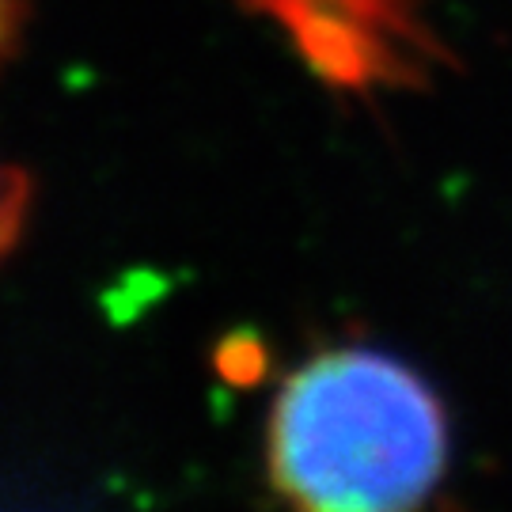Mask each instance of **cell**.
<instances>
[{
    "label": "cell",
    "instance_id": "3",
    "mask_svg": "<svg viewBox=\"0 0 512 512\" xmlns=\"http://www.w3.org/2000/svg\"><path fill=\"white\" fill-rule=\"evenodd\" d=\"M12 31H16V0H0V54H4Z\"/></svg>",
    "mask_w": 512,
    "mask_h": 512
},
{
    "label": "cell",
    "instance_id": "2",
    "mask_svg": "<svg viewBox=\"0 0 512 512\" xmlns=\"http://www.w3.org/2000/svg\"><path fill=\"white\" fill-rule=\"evenodd\" d=\"M23 213H27V179L8 164H0V255L16 243Z\"/></svg>",
    "mask_w": 512,
    "mask_h": 512
},
{
    "label": "cell",
    "instance_id": "1",
    "mask_svg": "<svg viewBox=\"0 0 512 512\" xmlns=\"http://www.w3.org/2000/svg\"><path fill=\"white\" fill-rule=\"evenodd\" d=\"M266 467L311 512H403L448 471V414L418 372L380 349H327L277 391Z\"/></svg>",
    "mask_w": 512,
    "mask_h": 512
}]
</instances>
